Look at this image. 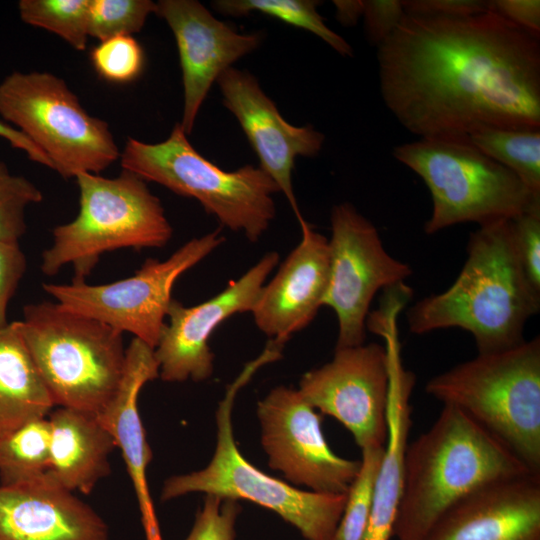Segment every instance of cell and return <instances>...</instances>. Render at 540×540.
Wrapping results in <instances>:
<instances>
[{
    "instance_id": "cell-6",
    "label": "cell",
    "mask_w": 540,
    "mask_h": 540,
    "mask_svg": "<svg viewBox=\"0 0 540 540\" xmlns=\"http://www.w3.org/2000/svg\"><path fill=\"white\" fill-rule=\"evenodd\" d=\"M17 322L55 407L99 415L123 375V333L55 301L26 305Z\"/></svg>"
},
{
    "instance_id": "cell-12",
    "label": "cell",
    "mask_w": 540,
    "mask_h": 540,
    "mask_svg": "<svg viewBox=\"0 0 540 540\" xmlns=\"http://www.w3.org/2000/svg\"><path fill=\"white\" fill-rule=\"evenodd\" d=\"M330 269L323 306L330 307L338 321L335 348L361 345L375 294L412 274L411 267L391 256L376 227L351 203L331 210Z\"/></svg>"
},
{
    "instance_id": "cell-4",
    "label": "cell",
    "mask_w": 540,
    "mask_h": 540,
    "mask_svg": "<svg viewBox=\"0 0 540 540\" xmlns=\"http://www.w3.org/2000/svg\"><path fill=\"white\" fill-rule=\"evenodd\" d=\"M283 346L270 340L227 386L216 410V447L208 465L198 471L174 475L162 486L161 500L190 493L247 500L269 509L294 526L305 540H333L347 494H324L294 487L252 465L235 442L232 411L235 398L264 365L282 357Z\"/></svg>"
},
{
    "instance_id": "cell-14",
    "label": "cell",
    "mask_w": 540,
    "mask_h": 540,
    "mask_svg": "<svg viewBox=\"0 0 540 540\" xmlns=\"http://www.w3.org/2000/svg\"><path fill=\"white\" fill-rule=\"evenodd\" d=\"M390 358L378 343L335 348L331 361L304 373L298 391L315 410L338 420L359 446H383L387 436Z\"/></svg>"
},
{
    "instance_id": "cell-25",
    "label": "cell",
    "mask_w": 540,
    "mask_h": 540,
    "mask_svg": "<svg viewBox=\"0 0 540 540\" xmlns=\"http://www.w3.org/2000/svg\"><path fill=\"white\" fill-rule=\"evenodd\" d=\"M49 420L34 419L0 436V482L12 485L46 474L50 469Z\"/></svg>"
},
{
    "instance_id": "cell-8",
    "label": "cell",
    "mask_w": 540,
    "mask_h": 540,
    "mask_svg": "<svg viewBox=\"0 0 540 540\" xmlns=\"http://www.w3.org/2000/svg\"><path fill=\"white\" fill-rule=\"evenodd\" d=\"M392 155L420 176L430 192L426 234L461 223L512 220L540 204V194L469 140L419 138L395 146Z\"/></svg>"
},
{
    "instance_id": "cell-9",
    "label": "cell",
    "mask_w": 540,
    "mask_h": 540,
    "mask_svg": "<svg viewBox=\"0 0 540 540\" xmlns=\"http://www.w3.org/2000/svg\"><path fill=\"white\" fill-rule=\"evenodd\" d=\"M121 157L123 170L144 181L197 200L224 226L258 241L275 218L276 183L260 167L224 171L197 152L180 123L156 144L129 138Z\"/></svg>"
},
{
    "instance_id": "cell-11",
    "label": "cell",
    "mask_w": 540,
    "mask_h": 540,
    "mask_svg": "<svg viewBox=\"0 0 540 540\" xmlns=\"http://www.w3.org/2000/svg\"><path fill=\"white\" fill-rule=\"evenodd\" d=\"M224 242L219 229L187 241L167 259L148 258L131 276L106 283H44L55 302L73 312L130 333L152 348L165 325L178 278Z\"/></svg>"
},
{
    "instance_id": "cell-33",
    "label": "cell",
    "mask_w": 540,
    "mask_h": 540,
    "mask_svg": "<svg viewBox=\"0 0 540 540\" xmlns=\"http://www.w3.org/2000/svg\"><path fill=\"white\" fill-rule=\"evenodd\" d=\"M241 510L238 500L205 494L184 540H235V524Z\"/></svg>"
},
{
    "instance_id": "cell-31",
    "label": "cell",
    "mask_w": 540,
    "mask_h": 540,
    "mask_svg": "<svg viewBox=\"0 0 540 540\" xmlns=\"http://www.w3.org/2000/svg\"><path fill=\"white\" fill-rule=\"evenodd\" d=\"M43 199L41 191L23 176L11 174L0 162V241L19 244L26 232L25 209Z\"/></svg>"
},
{
    "instance_id": "cell-24",
    "label": "cell",
    "mask_w": 540,
    "mask_h": 540,
    "mask_svg": "<svg viewBox=\"0 0 540 540\" xmlns=\"http://www.w3.org/2000/svg\"><path fill=\"white\" fill-rule=\"evenodd\" d=\"M54 407L18 322L0 327V436L46 417Z\"/></svg>"
},
{
    "instance_id": "cell-39",
    "label": "cell",
    "mask_w": 540,
    "mask_h": 540,
    "mask_svg": "<svg viewBox=\"0 0 540 540\" xmlns=\"http://www.w3.org/2000/svg\"><path fill=\"white\" fill-rule=\"evenodd\" d=\"M0 137L6 139L12 147L24 151L30 160L52 169L47 155L17 128L0 121Z\"/></svg>"
},
{
    "instance_id": "cell-10",
    "label": "cell",
    "mask_w": 540,
    "mask_h": 540,
    "mask_svg": "<svg viewBox=\"0 0 540 540\" xmlns=\"http://www.w3.org/2000/svg\"><path fill=\"white\" fill-rule=\"evenodd\" d=\"M0 116L15 125L63 178L99 174L120 156L109 125L91 116L59 77L13 72L0 83Z\"/></svg>"
},
{
    "instance_id": "cell-40",
    "label": "cell",
    "mask_w": 540,
    "mask_h": 540,
    "mask_svg": "<svg viewBox=\"0 0 540 540\" xmlns=\"http://www.w3.org/2000/svg\"><path fill=\"white\" fill-rule=\"evenodd\" d=\"M337 20L345 26H354L363 16L364 0H334Z\"/></svg>"
},
{
    "instance_id": "cell-13",
    "label": "cell",
    "mask_w": 540,
    "mask_h": 540,
    "mask_svg": "<svg viewBox=\"0 0 540 540\" xmlns=\"http://www.w3.org/2000/svg\"><path fill=\"white\" fill-rule=\"evenodd\" d=\"M261 444L268 466L296 486L324 494H347L360 460L334 453L320 414L297 389L277 386L257 404Z\"/></svg>"
},
{
    "instance_id": "cell-35",
    "label": "cell",
    "mask_w": 540,
    "mask_h": 540,
    "mask_svg": "<svg viewBox=\"0 0 540 540\" xmlns=\"http://www.w3.org/2000/svg\"><path fill=\"white\" fill-rule=\"evenodd\" d=\"M405 15L402 0H364L362 17L369 42L378 48L393 34Z\"/></svg>"
},
{
    "instance_id": "cell-16",
    "label": "cell",
    "mask_w": 540,
    "mask_h": 540,
    "mask_svg": "<svg viewBox=\"0 0 540 540\" xmlns=\"http://www.w3.org/2000/svg\"><path fill=\"white\" fill-rule=\"evenodd\" d=\"M216 82L223 105L240 123L259 159V167L285 195L296 217H300L292 184L295 159L316 156L325 136L310 125L299 127L288 123L247 71L230 67Z\"/></svg>"
},
{
    "instance_id": "cell-37",
    "label": "cell",
    "mask_w": 540,
    "mask_h": 540,
    "mask_svg": "<svg viewBox=\"0 0 540 540\" xmlns=\"http://www.w3.org/2000/svg\"><path fill=\"white\" fill-rule=\"evenodd\" d=\"M408 15L464 18L484 13L491 9V1L482 0H404Z\"/></svg>"
},
{
    "instance_id": "cell-29",
    "label": "cell",
    "mask_w": 540,
    "mask_h": 540,
    "mask_svg": "<svg viewBox=\"0 0 540 540\" xmlns=\"http://www.w3.org/2000/svg\"><path fill=\"white\" fill-rule=\"evenodd\" d=\"M383 446L361 450L359 471L347 492L343 514L333 540L363 539L372 509Z\"/></svg>"
},
{
    "instance_id": "cell-1",
    "label": "cell",
    "mask_w": 540,
    "mask_h": 540,
    "mask_svg": "<svg viewBox=\"0 0 540 540\" xmlns=\"http://www.w3.org/2000/svg\"><path fill=\"white\" fill-rule=\"evenodd\" d=\"M539 38L492 8L464 18L406 14L377 50L382 100L419 138L540 129Z\"/></svg>"
},
{
    "instance_id": "cell-21",
    "label": "cell",
    "mask_w": 540,
    "mask_h": 540,
    "mask_svg": "<svg viewBox=\"0 0 540 540\" xmlns=\"http://www.w3.org/2000/svg\"><path fill=\"white\" fill-rule=\"evenodd\" d=\"M158 377L154 348L133 338L126 348L118 389L107 407L97 415L121 451L136 495L145 540H163V537L148 485L147 467L152 451L139 414L138 398L144 385Z\"/></svg>"
},
{
    "instance_id": "cell-32",
    "label": "cell",
    "mask_w": 540,
    "mask_h": 540,
    "mask_svg": "<svg viewBox=\"0 0 540 540\" xmlns=\"http://www.w3.org/2000/svg\"><path fill=\"white\" fill-rule=\"evenodd\" d=\"M97 74L113 83H128L141 74L145 57L140 43L132 36H116L100 41L90 53Z\"/></svg>"
},
{
    "instance_id": "cell-26",
    "label": "cell",
    "mask_w": 540,
    "mask_h": 540,
    "mask_svg": "<svg viewBox=\"0 0 540 540\" xmlns=\"http://www.w3.org/2000/svg\"><path fill=\"white\" fill-rule=\"evenodd\" d=\"M469 141L540 194V129L487 128L472 134Z\"/></svg>"
},
{
    "instance_id": "cell-30",
    "label": "cell",
    "mask_w": 540,
    "mask_h": 540,
    "mask_svg": "<svg viewBox=\"0 0 540 540\" xmlns=\"http://www.w3.org/2000/svg\"><path fill=\"white\" fill-rule=\"evenodd\" d=\"M155 11L156 3L150 0H90L88 36L100 41L132 36Z\"/></svg>"
},
{
    "instance_id": "cell-3",
    "label": "cell",
    "mask_w": 540,
    "mask_h": 540,
    "mask_svg": "<svg viewBox=\"0 0 540 540\" xmlns=\"http://www.w3.org/2000/svg\"><path fill=\"white\" fill-rule=\"evenodd\" d=\"M530 474L535 473L495 436L460 409L443 405L433 425L407 445L393 536L423 540L472 492Z\"/></svg>"
},
{
    "instance_id": "cell-5",
    "label": "cell",
    "mask_w": 540,
    "mask_h": 540,
    "mask_svg": "<svg viewBox=\"0 0 540 540\" xmlns=\"http://www.w3.org/2000/svg\"><path fill=\"white\" fill-rule=\"evenodd\" d=\"M425 391L454 406L540 475V339L480 354L431 378Z\"/></svg>"
},
{
    "instance_id": "cell-23",
    "label": "cell",
    "mask_w": 540,
    "mask_h": 540,
    "mask_svg": "<svg viewBox=\"0 0 540 540\" xmlns=\"http://www.w3.org/2000/svg\"><path fill=\"white\" fill-rule=\"evenodd\" d=\"M52 476L72 492L89 494L109 475V457L117 448L97 415L66 407L49 414Z\"/></svg>"
},
{
    "instance_id": "cell-34",
    "label": "cell",
    "mask_w": 540,
    "mask_h": 540,
    "mask_svg": "<svg viewBox=\"0 0 540 540\" xmlns=\"http://www.w3.org/2000/svg\"><path fill=\"white\" fill-rule=\"evenodd\" d=\"M511 226L523 270L532 286L540 291V204L512 219Z\"/></svg>"
},
{
    "instance_id": "cell-22",
    "label": "cell",
    "mask_w": 540,
    "mask_h": 540,
    "mask_svg": "<svg viewBox=\"0 0 540 540\" xmlns=\"http://www.w3.org/2000/svg\"><path fill=\"white\" fill-rule=\"evenodd\" d=\"M385 340L390 358L387 436L376 477L372 509L362 540H391L393 537L411 426L409 399L415 376L402 365L396 334L387 335Z\"/></svg>"
},
{
    "instance_id": "cell-2",
    "label": "cell",
    "mask_w": 540,
    "mask_h": 540,
    "mask_svg": "<svg viewBox=\"0 0 540 540\" xmlns=\"http://www.w3.org/2000/svg\"><path fill=\"white\" fill-rule=\"evenodd\" d=\"M540 310V291L529 282L514 245L511 220L481 225L467 244V259L454 283L425 297L406 314L411 333L446 328L469 332L478 353L514 347Z\"/></svg>"
},
{
    "instance_id": "cell-18",
    "label": "cell",
    "mask_w": 540,
    "mask_h": 540,
    "mask_svg": "<svg viewBox=\"0 0 540 540\" xmlns=\"http://www.w3.org/2000/svg\"><path fill=\"white\" fill-rule=\"evenodd\" d=\"M301 239L262 287L251 311L258 329L270 339L286 343L315 318L327 290L329 241L302 215L297 218Z\"/></svg>"
},
{
    "instance_id": "cell-15",
    "label": "cell",
    "mask_w": 540,
    "mask_h": 540,
    "mask_svg": "<svg viewBox=\"0 0 540 540\" xmlns=\"http://www.w3.org/2000/svg\"><path fill=\"white\" fill-rule=\"evenodd\" d=\"M279 259L277 252H267L241 277L200 304L185 306L172 300L168 321L154 348L163 381L202 382L213 374L214 353L209 346L212 333L231 316L252 311Z\"/></svg>"
},
{
    "instance_id": "cell-17",
    "label": "cell",
    "mask_w": 540,
    "mask_h": 540,
    "mask_svg": "<svg viewBox=\"0 0 540 540\" xmlns=\"http://www.w3.org/2000/svg\"><path fill=\"white\" fill-rule=\"evenodd\" d=\"M155 13L167 22L176 40L184 89L180 125L188 135L212 84L253 52L261 36L238 33L195 0H160Z\"/></svg>"
},
{
    "instance_id": "cell-28",
    "label": "cell",
    "mask_w": 540,
    "mask_h": 540,
    "mask_svg": "<svg viewBox=\"0 0 540 540\" xmlns=\"http://www.w3.org/2000/svg\"><path fill=\"white\" fill-rule=\"evenodd\" d=\"M90 0H21L20 18L63 38L76 50H85L88 40Z\"/></svg>"
},
{
    "instance_id": "cell-20",
    "label": "cell",
    "mask_w": 540,
    "mask_h": 540,
    "mask_svg": "<svg viewBox=\"0 0 540 540\" xmlns=\"http://www.w3.org/2000/svg\"><path fill=\"white\" fill-rule=\"evenodd\" d=\"M423 540H540V475L472 492L447 510Z\"/></svg>"
},
{
    "instance_id": "cell-36",
    "label": "cell",
    "mask_w": 540,
    "mask_h": 540,
    "mask_svg": "<svg viewBox=\"0 0 540 540\" xmlns=\"http://www.w3.org/2000/svg\"><path fill=\"white\" fill-rule=\"evenodd\" d=\"M27 269L19 244L0 241V327L6 326L8 304Z\"/></svg>"
},
{
    "instance_id": "cell-27",
    "label": "cell",
    "mask_w": 540,
    "mask_h": 540,
    "mask_svg": "<svg viewBox=\"0 0 540 540\" xmlns=\"http://www.w3.org/2000/svg\"><path fill=\"white\" fill-rule=\"evenodd\" d=\"M319 1L314 0H215L212 7L227 16H245L259 12L294 27L307 30L327 43L342 56H352L351 45L332 31L318 13Z\"/></svg>"
},
{
    "instance_id": "cell-38",
    "label": "cell",
    "mask_w": 540,
    "mask_h": 540,
    "mask_svg": "<svg viewBox=\"0 0 540 540\" xmlns=\"http://www.w3.org/2000/svg\"><path fill=\"white\" fill-rule=\"evenodd\" d=\"M491 8L516 26L539 37V0H494L491 1Z\"/></svg>"
},
{
    "instance_id": "cell-7",
    "label": "cell",
    "mask_w": 540,
    "mask_h": 540,
    "mask_svg": "<svg viewBox=\"0 0 540 540\" xmlns=\"http://www.w3.org/2000/svg\"><path fill=\"white\" fill-rule=\"evenodd\" d=\"M75 178L79 212L53 229L52 244L41 256L43 274L53 276L71 265L72 281H86L103 254L122 248H160L172 238L161 201L136 174L123 170L115 178L92 173Z\"/></svg>"
},
{
    "instance_id": "cell-19",
    "label": "cell",
    "mask_w": 540,
    "mask_h": 540,
    "mask_svg": "<svg viewBox=\"0 0 540 540\" xmlns=\"http://www.w3.org/2000/svg\"><path fill=\"white\" fill-rule=\"evenodd\" d=\"M0 540L111 539L103 518L48 471L0 484Z\"/></svg>"
}]
</instances>
